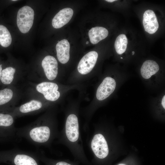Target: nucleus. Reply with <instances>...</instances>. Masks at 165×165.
<instances>
[{
    "mask_svg": "<svg viewBox=\"0 0 165 165\" xmlns=\"http://www.w3.org/2000/svg\"><path fill=\"white\" fill-rule=\"evenodd\" d=\"M15 118L10 111H0V142L13 141L18 138Z\"/></svg>",
    "mask_w": 165,
    "mask_h": 165,
    "instance_id": "obj_3",
    "label": "nucleus"
},
{
    "mask_svg": "<svg viewBox=\"0 0 165 165\" xmlns=\"http://www.w3.org/2000/svg\"><path fill=\"white\" fill-rule=\"evenodd\" d=\"M40 161L43 162L45 165H74L71 163L63 161H55L46 158L42 153L37 152Z\"/></svg>",
    "mask_w": 165,
    "mask_h": 165,
    "instance_id": "obj_21",
    "label": "nucleus"
},
{
    "mask_svg": "<svg viewBox=\"0 0 165 165\" xmlns=\"http://www.w3.org/2000/svg\"><path fill=\"white\" fill-rule=\"evenodd\" d=\"M78 119L76 116L74 114L70 115L67 117L65 125V132L68 140L72 142L76 141L79 138Z\"/></svg>",
    "mask_w": 165,
    "mask_h": 165,
    "instance_id": "obj_10",
    "label": "nucleus"
},
{
    "mask_svg": "<svg viewBox=\"0 0 165 165\" xmlns=\"http://www.w3.org/2000/svg\"><path fill=\"white\" fill-rule=\"evenodd\" d=\"M12 1H16V0H12Z\"/></svg>",
    "mask_w": 165,
    "mask_h": 165,
    "instance_id": "obj_28",
    "label": "nucleus"
},
{
    "mask_svg": "<svg viewBox=\"0 0 165 165\" xmlns=\"http://www.w3.org/2000/svg\"><path fill=\"white\" fill-rule=\"evenodd\" d=\"M119 165H125L124 164H119Z\"/></svg>",
    "mask_w": 165,
    "mask_h": 165,
    "instance_id": "obj_26",
    "label": "nucleus"
},
{
    "mask_svg": "<svg viewBox=\"0 0 165 165\" xmlns=\"http://www.w3.org/2000/svg\"><path fill=\"white\" fill-rule=\"evenodd\" d=\"M34 16V10L29 6H24L18 10L16 22L21 32L26 33L29 31L33 24Z\"/></svg>",
    "mask_w": 165,
    "mask_h": 165,
    "instance_id": "obj_4",
    "label": "nucleus"
},
{
    "mask_svg": "<svg viewBox=\"0 0 165 165\" xmlns=\"http://www.w3.org/2000/svg\"><path fill=\"white\" fill-rule=\"evenodd\" d=\"M108 32L105 28L96 27L92 28L89 31L88 35L91 42L94 44L98 43L108 36Z\"/></svg>",
    "mask_w": 165,
    "mask_h": 165,
    "instance_id": "obj_17",
    "label": "nucleus"
},
{
    "mask_svg": "<svg viewBox=\"0 0 165 165\" xmlns=\"http://www.w3.org/2000/svg\"><path fill=\"white\" fill-rule=\"evenodd\" d=\"M2 66V64H0V82H1V79L2 72L3 69Z\"/></svg>",
    "mask_w": 165,
    "mask_h": 165,
    "instance_id": "obj_23",
    "label": "nucleus"
},
{
    "mask_svg": "<svg viewBox=\"0 0 165 165\" xmlns=\"http://www.w3.org/2000/svg\"><path fill=\"white\" fill-rule=\"evenodd\" d=\"M88 42H88V41H87L86 42V44H88Z\"/></svg>",
    "mask_w": 165,
    "mask_h": 165,
    "instance_id": "obj_27",
    "label": "nucleus"
},
{
    "mask_svg": "<svg viewBox=\"0 0 165 165\" xmlns=\"http://www.w3.org/2000/svg\"><path fill=\"white\" fill-rule=\"evenodd\" d=\"M159 70V66L155 61L147 60L143 64L141 69V73L144 78L148 79L156 73Z\"/></svg>",
    "mask_w": 165,
    "mask_h": 165,
    "instance_id": "obj_16",
    "label": "nucleus"
},
{
    "mask_svg": "<svg viewBox=\"0 0 165 165\" xmlns=\"http://www.w3.org/2000/svg\"><path fill=\"white\" fill-rule=\"evenodd\" d=\"M98 54L94 51H90L85 55L80 60L77 67L78 72L81 74L90 72L94 67Z\"/></svg>",
    "mask_w": 165,
    "mask_h": 165,
    "instance_id": "obj_8",
    "label": "nucleus"
},
{
    "mask_svg": "<svg viewBox=\"0 0 165 165\" xmlns=\"http://www.w3.org/2000/svg\"><path fill=\"white\" fill-rule=\"evenodd\" d=\"M12 41V37L9 31L5 26L0 25L1 45L4 47H7L10 45Z\"/></svg>",
    "mask_w": 165,
    "mask_h": 165,
    "instance_id": "obj_20",
    "label": "nucleus"
},
{
    "mask_svg": "<svg viewBox=\"0 0 165 165\" xmlns=\"http://www.w3.org/2000/svg\"><path fill=\"white\" fill-rule=\"evenodd\" d=\"M165 96L164 95L163 97L161 102L162 105L164 108V109H165Z\"/></svg>",
    "mask_w": 165,
    "mask_h": 165,
    "instance_id": "obj_22",
    "label": "nucleus"
},
{
    "mask_svg": "<svg viewBox=\"0 0 165 165\" xmlns=\"http://www.w3.org/2000/svg\"><path fill=\"white\" fill-rule=\"evenodd\" d=\"M43 117L23 127L17 128L16 136L25 139L34 145L46 144L52 137V126L46 123Z\"/></svg>",
    "mask_w": 165,
    "mask_h": 165,
    "instance_id": "obj_1",
    "label": "nucleus"
},
{
    "mask_svg": "<svg viewBox=\"0 0 165 165\" xmlns=\"http://www.w3.org/2000/svg\"><path fill=\"white\" fill-rule=\"evenodd\" d=\"M135 52L134 51L132 52V55H133L134 54Z\"/></svg>",
    "mask_w": 165,
    "mask_h": 165,
    "instance_id": "obj_25",
    "label": "nucleus"
},
{
    "mask_svg": "<svg viewBox=\"0 0 165 165\" xmlns=\"http://www.w3.org/2000/svg\"><path fill=\"white\" fill-rule=\"evenodd\" d=\"M70 49L69 43L66 39H62L57 43L56 46L57 57L61 63L64 64L68 61Z\"/></svg>",
    "mask_w": 165,
    "mask_h": 165,
    "instance_id": "obj_15",
    "label": "nucleus"
},
{
    "mask_svg": "<svg viewBox=\"0 0 165 165\" xmlns=\"http://www.w3.org/2000/svg\"><path fill=\"white\" fill-rule=\"evenodd\" d=\"M142 22L145 31L150 34H154L158 29L159 25L157 17L152 10L148 9L145 11Z\"/></svg>",
    "mask_w": 165,
    "mask_h": 165,
    "instance_id": "obj_13",
    "label": "nucleus"
},
{
    "mask_svg": "<svg viewBox=\"0 0 165 165\" xmlns=\"http://www.w3.org/2000/svg\"><path fill=\"white\" fill-rule=\"evenodd\" d=\"M37 152L17 148L0 151V163L9 165H40Z\"/></svg>",
    "mask_w": 165,
    "mask_h": 165,
    "instance_id": "obj_2",
    "label": "nucleus"
},
{
    "mask_svg": "<svg viewBox=\"0 0 165 165\" xmlns=\"http://www.w3.org/2000/svg\"><path fill=\"white\" fill-rule=\"evenodd\" d=\"M91 148L95 155L99 159H104L108 155L107 143L104 136L101 134L94 136L91 142Z\"/></svg>",
    "mask_w": 165,
    "mask_h": 165,
    "instance_id": "obj_7",
    "label": "nucleus"
},
{
    "mask_svg": "<svg viewBox=\"0 0 165 165\" xmlns=\"http://www.w3.org/2000/svg\"><path fill=\"white\" fill-rule=\"evenodd\" d=\"M73 14V11L71 8H66L61 9L53 18V27L55 28L62 27L69 21Z\"/></svg>",
    "mask_w": 165,
    "mask_h": 165,
    "instance_id": "obj_14",
    "label": "nucleus"
},
{
    "mask_svg": "<svg viewBox=\"0 0 165 165\" xmlns=\"http://www.w3.org/2000/svg\"><path fill=\"white\" fill-rule=\"evenodd\" d=\"M128 44V39L126 35L124 34L119 35L116 38L114 47L116 53L121 54L126 51Z\"/></svg>",
    "mask_w": 165,
    "mask_h": 165,
    "instance_id": "obj_19",
    "label": "nucleus"
},
{
    "mask_svg": "<svg viewBox=\"0 0 165 165\" xmlns=\"http://www.w3.org/2000/svg\"><path fill=\"white\" fill-rule=\"evenodd\" d=\"M37 92L42 94L47 100L55 101L60 97V94L58 90V86L54 82H45L37 84L35 86Z\"/></svg>",
    "mask_w": 165,
    "mask_h": 165,
    "instance_id": "obj_6",
    "label": "nucleus"
},
{
    "mask_svg": "<svg viewBox=\"0 0 165 165\" xmlns=\"http://www.w3.org/2000/svg\"><path fill=\"white\" fill-rule=\"evenodd\" d=\"M14 96V91L11 87L0 90V111H9L14 108L13 102Z\"/></svg>",
    "mask_w": 165,
    "mask_h": 165,
    "instance_id": "obj_12",
    "label": "nucleus"
},
{
    "mask_svg": "<svg viewBox=\"0 0 165 165\" xmlns=\"http://www.w3.org/2000/svg\"><path fill=\"white\" fill-rule=\"evenodd\" d=\"M16 69L11 66L2 69L1 73L0 85L3 87L10 85L14 80Z\"/></svg>",
    "mask_w": 165,
    "mask_h": 165,
    "instance_id": "obj_18",
    "label": "nucleus"
},
{
    "mask_svg": "<svg viewBox=\"0 0 165 165\" xmlns=\"http://www.w3.org/2000/svg\"><path fill=\"white\" fill-rule=\"evenodd\" d=\"M116 86L114 79L109 77H106L97 89L96 94L97 99L100 101L106 99L113 92Z\"/></svg>",
    "mask_w": 165,
    "mask_h": 165,
    "instance_id": "obj_9",
    "label": "nucleus"
},
{
    "mask_svg": "<svg viewBox=\"0 0 165 165\" xmlns=\"http://www.w3.org/2000/svg\"><path fill=\"white\" fill-rule=\"evenodd\" d=\"M43 107V104L41 101L33 99L18 107H15L9 111L15 117H18L38 112Z\"/></svg>",
    "mask_w": 165,
    "mask_h": 165,
    "instance_id": "obj_5",
    "label": "nucleus"
},
{
    "mask_svg": "<svg viewBox=\"0 0 165 165\" xmlns=\"http://www.w3.org/2000/svg\"><path fill=\"white\" fill-rule=\"evenodd\" d=\"M105 1L107 2H115V1H117V0H105Z\"/></svg>",
    "mask_w": 165,
    "mask_h": 165,
    "instance_id": "obj_24",
    "label": "nucleus"
},
{
    "mask_svg": "<svg viewBox=\"0 0 165 165\" xmlns=\"http://www.w3.org/2000/svg\"><path fill=\"white\" fill-rule=\"evenodd\" d=\"M42 66L46 77L52 80L57 77L58 74V63L53 57L48 55L46 56L42 62Z\"/></svg>",
    "mask_w": 165,
    "mask_h": 165,
    "instance_id": "obj_11",
    "label": "nucleus"
},
{
    "mask_svg": "<svg viewBox=\"0 0 165 165\" xmlns=\"http://www.w3.org/2000/svg\"><path fill=\"white\" fill-rule=\"evenodd\" d=\"M121 59H123V57H121Z\"/></svg>",
    "mask_w": 165,
    "mask_h": 165,
    "instance_id": "obj_29",
    "label": "nucleus"
}]
</instances>
